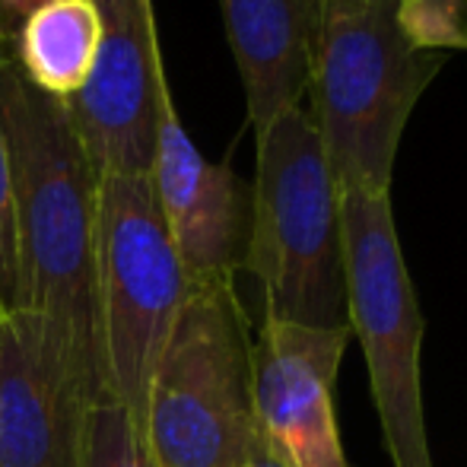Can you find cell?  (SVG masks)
Masks as SVG:
<instances>
[{
  "label": "cell",
  "mask_w": 467,
  "mask_h": 467,
  "mask_svg": "<svg viewBox=\"0 0 467 467\" xmlns=\"http://www.w3.org/2000/svg\"><path fill=\"white\" fill-rule=\"evenodd\" d=\"M0 302H4L6 312H16L19 308L16 213H13V172L4 128H0Z\"/></svg>",
  "instance_id": "cell-15"
},
{
  "label": "cell",
  "mask_w": 467,
  "mask_h": 467,
  "mask_svg": "<svg viewBox=\"0 0 467 467\" xmlns=\"http://www.w3.org/2000/svg\"><path fill=\"white\" fill-rule=\"evenodd\" d=\"M347 321L363 344L391 467H432L420 347L423 312L394 226L391 194H340Z\"/></svg>",
  "instance_id": "cell-6"
},
{
  "label": "cell",
  "mask_w": 467,
  "mask_h": 467,
  "mask_svg": "<svg viewBox=\"0 0 467 467\" xmlns=\"http://www.w3.org/2000/svg\"><path fill=\"white\" fill-rule=\"evenodd\" d=\"M220 10L248 124L261 137L308 96L321 0H220Z\"/></svg>",
  "instance_id": "cell-11"
},
{
  "label": "cell",
  "mask_w": 467,
  "mask_h": 467,
  "mask_svg": "<svg viewBox=\"0 0 467 467\" xmlns=\"http://www.w3.org/2000/svg\"><path fill=\"white\" fill-rule=\"evenodd\" d=\"M0 128L10 150L19 308L32 312L89 404L115 400L99 318V172L64 99L0 57Z\"/></svg>",
  "instance_id": "cell-1"
},
{
  "label": "cell",
  "mask_w": 467,
  "mask_h": 467,
  "mask_svg": "<svg viewBox=\"0 0 467 467\" xmlns=\"http://www.w3.org/2000/svg\"><path fill=\"white\" fill-rule=\"evenodd\" d=\"M398 26L420 51H467V0H398Z\"/></svg>",
  "instance_id": "cell-14"
},
{
  "label": "cell",
  "mask_w": 467,
  "mask_h": 467,
  "mask_svg": "<svg viewBox=\"0 0 467 467\" xmlns=\"http://www.w3.org/2000/svg\"><path fill=\"white\" fill-rule=\"evenodd\" d=\"M252 321L235 280L188 283L156 363L143 442L153 467H235L258 432Z\"/></svg>",
  "instance_id": "cell-4"
},
{
  "label": "cell",
  "mask_w": 467,
  "mask_h": 467,
  "mask_svg": "<svg viewBox=\"0 0 467 467\" xmlns=\"http://www.w3.org/2000/svg\"><path fill=\"white\" fill-rule=\"evenodd\" d=\"M350 340V327L280 321H265L254 337L258 420L293 467H347L334 417V385Z\"/></svg>",
  "instance_id": "cell-9"
},
{
  "label": "cell",
  "mask_w": 467,
  "mask_h": 467,
  "mask_svg": "<svg viewBox=\"0 0 467 467\" xmlns=\"http://www.w3.org/2000/svg\"><path fill=\"white\" fill-rule=\"evenodd\" d=\"M42 4H48V0H4V10L10 13V19L19 26L32 10H38Z\"/></svg>",
  "instance_id": "cell-17"
},
{
  "label": "cell",
  "mask_w": 467,
  "mask_h": 467,
  "mask_svg": "<svg viewBox=\"0 0 467 467\" xmlns=\"http://www.w3.org/2000/svg\"><path fill=\"white\" fill-rule=\"evenodd\" d=\"M80 467H153L147 442L118 400H105L89 410Z\"/></svg>",
  "instance_id": "cell-13"
},
{
  "label": "cell",
  "mask_w": 467,
  "mask_h": 467,
  "mask_svg": "<svg viewBox=\"0 0 467 467\" xmlns=\"http://www.w3.org/2000/svg\"><path fill=\"white\" fill-rule=\"evenodd\" d=\"M13 32H16V23L10 19V13L4 10V0H0V57L13 51Z\"/></svg>",
  "instance_id": "cell-18"
},
{
  "label": "cell",
  "mask_w": 467,
  "mask_h": 467,
  "mask_svg": "<svg viewBox=\"0 0 467 467\" xmlns=\"http://www.w3.org/2000/svg\"><path fill=\"white\" fill-rule=\"evenodd\" d=\"M13 61L42 93L70 102L89 83L99 55L93 0H48L13 32Z\"/></svg>",
  "instance_id": "cell-12"
},
{
  "label": "cell",
  "mask_w": 467,
  "mask_h": 467,
  "mask_svg": "<svg viewBox=\"0 0 467 467\" xmlns=\"http://www.w3.org/2000/svg\"><path fill=\"white\" fill-rule=\"evenodd\" d=\"M188 296L153 175H99V318L109 391L143 436L156 363Z\"/></svg>",
  "instance_id": "cell-5"
},
{
  "label": "cell",
  "mask_w": 467,
  "mask_h": 467,
  "mask_svg": "<svg viewBox=\"0 0 467 467\" xmlns=\"http://www.w3.org/2000/svg\"><path fill=\"white\" fill-rule=\"evenodd\" d=\"M4 318H6V308H4V302H0V325H4Z\"/></svg>",
  "instance_id": "cell-19"
},
{
  "label": "cell",
  "mask_w": 467,
  "mask_h": 467,
  "mask_svg": "<svg viewBox=\"0 0 467 467\" xmlns=\"http://www.w3.org/2000/svg\"><path fill=\"white\" fill-rule=\"evenodd\" d=\"M87 394L42 321L26 308L0 325V467H80Z\"/></svg>",
  "instance_id": "cell-10"
},
{
  "label": "cell",
  "mask_w": 467,
  "mask_h": 467,
  "mask_svg": "<svg viewBox=\"0 0 467 467\" xmlns=\"http://www.w3.org/2000/svg\"><path fill=\"white\" fill-rule=\"evenodd\" d=\"M254 147L245 271L261 283L265 321L350 327L340 191L306 105L280 115Z\"/></svg>",
  "instance_id": "cell-3"
},
{
  "label": "cell",
  "mask_w": 467,
  "mask_h": 467,
  "mask_svg": "<svg viewBox=\"0 0 467 467\" xmlns=\"http://www.w3.org/2000/svg\"><path fill=\"white\" fill-rule=\"evenodd\" d=\"M153 188L188 283L235 280L252 242V182L207 162L182 128L172 89L160 105Z\"/></svg>",
  "instance_id": "cell-8"
},
{
  "label": "cell",
  "mask_w": 467,
  "mask_h": 467,
  "mask_svg": "<svg viewBox=\"0 0 467 467\" xmlns=\"http://www.w3.org/2000/svg\"><path fill=\"white\" fill-rule=\"evenodd\" d=\"M99 55L67 102L99 175H150L160 105L169 93L153 0H93Z\"/></svg>",
  "instance_id": "cell-7"
},
{
  "label": "cell",
  "mask_w": 467,
  "mask_h": 467,
  "mask_svg": "<svg viewBox=\"0 0 467 467\" xmlns=\"http://www.w3.org/2000/svg\"><path fill=\"white\" fill-rule=\"evenodd\" d=\"M445 61L407 42L398 0H321L308 115L340 194H391L407 121Z\"/></svg>",
  "instance_id": "cell-2"
},
{
  "label": "cell",
  "mask_w": 467,
  "mask_h": 467,
  "mask_svg": "<svg viewBox=\"0 0 467 467\" xmlns=\"http://www.w3.org/2000/svg\"><path fill=\"white\" fill-rule=\"evenodd\" d=\"M235 467H293V464H289V458L280 451V445L265 432V426H258V432H254V439L248 442L245 455H242V462Z\"/></svg>",
  "instance_id": "cell-16"
}]
</instances>
